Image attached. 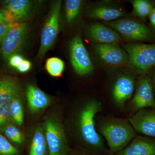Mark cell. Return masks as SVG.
Here are the masks:
<instances>
[{"label": "cell", "mask_w": 155, "mask_h": 155, "mask_svg": "<svg viewBox=\"0 0 155 155\" xmlns=\"http://www.w3.org/2000/svg\"><path fill=\"white\" fill-rule=\"evenodd\" d=\"M97 132L105 139L110 151L115 154L136 137L135 130L128 119L110 117L99 123Z\"/></svg>", "instance_id": "cell-1"}, {"label": "cell", "mask_w": 155, "mask_h": 155, "mask_svg": "<svg viewBox=\"0 0 155 155\" xmlns=\"http://www.w3.org/2000/svg\"><path fill=\"white\" fill-rule=\"evenodd\" d=\"M102 110L99 101L92 99L87 101L81 107L78 117V128L84 143L91 149L99 151L104 147L101 136L96 128L95 117Z\"/></svg>", "instance_id": "cell-2"}, {"label": "cell", "mask_w": 155, "mask_h": 155, "mask_svg": "<svg viewBox=\"0 0 155 155\" xmlns=\"http://www.w3.org/2000/svg\"><path fill=\"white\" fill-rule=\"evenodd\" d=\"M123 48L128 55L127 64L134 73L146 74L155 67V44H127L123 46Z\"/></svg>", "instance_id": "cell-3"}, {"label": "cell", "mask_w": 155, "mask_h": 155, "mask_svg": "<svg viewBox=\"0 0 155 155\" xmlns=\"http://www.w3.org/2000/svg\"><path fill=\"white\" fill-rule=\"evenodd\" d=\"M43 126L49 155H68L69 148L66 133L58 116L51 115L46 117Z\"/></svg>", "instance_id": "cell-4"}, {"label": "cell", "mask_w": 155, "mask_h": 155, "mask_svg": "<svg viewBox=\"0 0 155 155\" xmlns=\"http://www.w3.org/2000/svg\"><path fill=\"white\" fill-rule=\"evenodd\" d=\"M104 23L130 41H150L154 38L153 34L149 27L136 19L121 18Z\"/></svg>", "instance_id": "cell-5"}, {"label": "cell", "mask_w": 155, "mask_h": 155, "mask_svg": "<svg viewBox=\"0 0 155 155\" xmlns=\"http://www.w3.org/2000/svg\"><path fill=\"white\" fill-rule=\"evenodd\" d=\"M61 1L54 2L42 31L41 44L38 57L43 58L54 44L59 30Z\"/></svg>", "instance_id": "cell-6"}, {"label": "cell", "mask_w": 155, "mask_h": 155, "mask_svg": "<svg viewBox=\"0 0 155 155\" xmlns=\"http://www.w3.org/2000/svg\"><path fill=\"white\" fill-rule=\"evenodd\" d=\"M70 54L72 67L78 75L84 76L93 71V65L79 35L70 42Z\"/></svg>", "instance_id": "cell-7"}, {"label": "cell", "mask_w": 155, "mask_h": 155, "mask_svg": "<svg viewBox=\"0 0 155 155\" xmlns=\"http://www.w3.org/2000/svg\"><path fill=\"white\" fill-rule=\"evenodd\" d=\"M131 104L137 110L146 108L155 110V96L151 78L146 74L140 76Z\"/></svg>", "instance_id": "cell-8"}, {"label": "cell", "mask_w": 155, "mask_h": 155, "mask_svg": "<svg viewBox=\"0 0 155 155\" xmlns=\"http://www.w3.org/2000/svg\"><path fill=\"white\" fill-rule=\"evenodd\" d=\"M28 30L27 23H19L7 35L2 43V54L5 61H8L11 56L21 51L25 43Z\"/></svg>", "instance_id": "cell-9"}, {"label": "cell", "mask_w": 155, "mask_h": 155, "mask_svg": "<svg viewBox=\"0 0 155 155\" xmlns=\"http://www.w3.org/2000/svg\"><path fill=\"white\" fill-rule=\"evenodd\" d=\"M94 49L103 62L110 67H122L128 63L127 53L118 44H96Z\"/></svg>", "instance_id": "cell-10"}, {"label": "cell", "mask_w": 155, "mask_h": 155, "mask_svg": "<svg viewBox=\"0 0 155 155\" xmlns=\"http://www.w3.org/2000/svg\"><path fill=\"white\" fill-rule=\"evenodd\" d=\"M136 132L155 138V110L146 108L137 111L128 119Z\"/></svg>", "instance_id": "cell-11"}, {"label": "cell", "mask_w": 155, "mask_h": 155, "mask_svg": "<svg viewBox=\"0 0 155 155\" xmlns=\"http://www.w3.org/2000/svg\"><path fill=\"white\" fill-rule=\"evenodd\" d=\"M89 15L91 18L111 22L122 18L126 13L120 6L111 2H100L95 4L90 9Z\"/></svg>", "instance_id": "cell-12"}, {"label": "cell", "mask_w": 155, "mask_h": 155, "mask_svg": "<svg viewBox=\"0 0 155 155\" xmlns=\"http://www.w3.org/2000/svg\"><path fill=\"white\" fill-rule=\"evenodd\" d=\"M135 81L132 76L128 75H120L116 79L112 91L114 102L122 107L132 97L135 89Z\"/></svg>", "instance_id": "cell-13"}, {"label": "cell", "mask_w": 155, "mask_h": 155, "mask_svg": "<svg viewBox=\"0 0 155 155\" xmlns=\"http://www.w3.org/2000/svg\"><path fill=\"white\" fill-rule=\"evenodd\" d=\"M114 155H155V138L139 136Z\"/></svg>", "instance_id": "cell-14"}, {"label": "cell", "mask_w": 155, "mask_h": 155, "mask_svg": "<svg viewBox=\"0 0 155 155\" xmlns=\"http://www.w3.org/2000/svg\"><path fill=\"white\" fill-rule=\"evenodd\" d=\"M88 33L96 44H118L122 40V37L116 31L99 22L92 23L90 25Z\"/></svg>", "instance_id": "cell-15"}, {"label": "cell", "mask_w": 155, "mask_h": 155, "mask_svg": "<svg viewBox=\"0 0 155 155\" xmlns=\"http://www.w3.org/2000/svg\"><path fill=\"white\" fill-rule=\"evenodd\" d=\"M26 95L28 108L33 114L44 110L51 103V99L49 96L32 84L26 86Z\"/></svg>", "instance_id": "cell-16"}, {"label": "cell", "mask_w": 155, "mask_h": 155, "mask_svg": "<svg viewBox=\"0 0 155 155\" xmlns=\"http://www.w3.org/2000/svg\"><path fill=\"white\" fill-rule=\"evenodd\" d=\"M21 85L17 78L7 76L0 78V104H10L19 97Z\"/></svg>", "instance_id": "cell-17"}, {"label": "cell", "mask_w": 155, "mask_h": 155, "mask_svg": "<svg viewBox=\"0 0 155 155\" xmlns=\"http://www.w3.org/2000/svg\"><path fill=\"white\" fill-rule=\"evenodd\" d=\"M5 9L12 13L15 21L27 19L31 8L30 1L28 0H12L5 1Z\"/></svg>", "instance_id": "cell-18"}, {"label": "cell", "mask_w": 155, "mask_h": 155, "mask_svg": "<svg viewBox=\"0 0 155 155\" xmlns=\"http://www.w3.org/2000/svg\"><path fill=\"white\" fill-rule=\"evenodd\" d=\"M48 149L43 126L35 129L29 150V155H46Z\"/></svg>", "instance_id": "cell-19"}, {"label": "cell", "mask_w": 155, "mask_h": 155, "mask_svg": "<svg viewBox=\"0 0 155 155\" xmlns=\"http://www.w3.org/2000/svg\"><path fill=\"white\" fill-rule=\"evenodd\" d=\"M8 140L17 145H21L24 141V136L19 127L13 122L9 123L0 131Z\"/></svg>", "instance_id": "cell-20"}, {"label": "cell", "mask_w": 155, "mask_h": 155, "mask_svg": "<svg viewBox=\"0 0 155 155\" xmlns=\"http://www.w3.org/2000/svg\"><path fill=\"white\" fill-rule=\"evenodd\" d=\"M133 14L141 19L148 17L151 11L155 8V1L149 0H134L131 2Z\"/></svg>", "instance_id": "cell-21"}, {"label": "cell", "mask_w": 155, "mask_h": 155, "mask_svg": "<svg viewBox=\"0 0 155 155\" xmlns=\"http://www.w3.org/2000/svg\"><path fill=\"white\" fill-rule=\"evenodd\" d=\"M9 110L12 122L18 127L22 126L24 122V112L20 97H17L9 104Z\"/></svg>", "instance_id": "cell-22"}, {"label": "cell", "mask_w": 155, "mask_h": 155, "mask_svg": "<svg viewBox=\"0 0 155 155\" xmlns=\"http://www.w3.org/2000/svg\"><path fill=\"white\" fill-rule=\"evenodd\" d=\"M45 67L47 71L50 75L53 77H58L62 75L65 65L61 59L53 57L48 59Z\"/></svg>", "instance_id": "cell-23"}, {"label": "cell", "mask_w": 155, "mask_h": 155, "mask_svg": "<svg viewBox=\"0 0 155 155\" xmlns=\"http://www.w3.org/2000/svg\"><path fill=\"white\" fill-rule=\"evenodd\" d=\"M82 2L81 0H67L66 2V17L67 22L75 20L80 12Z\"/></svg>", "instance_id": "cell-24"}, {"label": "cell", "mask_w": 155, "mask_h": 155, "mask_svg": "<svg viewBox=\"0 0 155 155\" xmlns=\"http://www.w3.org/2000/svg\"><path fill=\"white\" fill-rule=\"evenodd\" d=\"M19 150L0 133V155H19Z\"/></svg>", "instance_id": "cell-25"}, {"label": "cell", "mask_w": 155, "mask_h": 155, "mask_svg": "<svg viewBox=\"0 0 155 155\" xmlns=\"http://www.w3.org/2000/svg\"><path fill=\"white\" fill-rule=\"evenodd\" d=\"M12 122L9 110V104H0V131Z\"/></svg>", "instance_id": "cell-26"}, {"label": "cell", "mask_w": 155, "mask_h": 155, "mask_svg": "<svg viewBox=\"0 0 155 155\" xmlns=\"http://www.w3.org/2000/svg\"><path fill=\"white\" fill-rule=\"evenodd\" d=\"M19 23L17 22H8L0 24V44L2 43L8 33L13 28L17 27Z\"/></svg>", "instance_id": "cell-27"}, {"label": "cell", "mask_w": 155, "mask_h": 155, "mask_svg": "<svg viewBox=\"0 0 155 155\" xmlns=\"http://www.w3.org/2000/svg\"><path fill=\"white\" fill-rule=\"evenodd\" d=\"M24 60L23 57L19 55V54H16L13 55L9 58L8 61L9 65L11 67L14 68H17L19 64H21V62Z\"/></svg>", "instance_id": "cell-28"}, {"label": "cell", "mask_w": 155, "mask_h": 155, "mask_svg": "<svg viewBox=\"0 0 155 155\" xmlns=\"http://www.w3.org/2000/svg\"><path fill=\"white\" fill-rule=\"evenodd\" d=\"M31 67L30 61L24 60L17 67V69L19 72L24 73L29 71Z\"/></svg>", "instance_id": "cell-29"}, {"label": "cell", "mask_w": 155, "mask_h": 155, "mask_svg": "<svg viewBox=\"0 0 155 155\" xmlns=\"http://www.w3.org/2000/svg\"><path fill=\"white\" fill-rule=\"evenodd\" d=\"M148 17L151 24L155 28V8L151 11Z\"/></svg>", "instance_id": "cell-30"}, {"label": "cell", "mask_w": 155, "mask_h": 155, "mask_svg": "<svg viewBox=\"0 0 155 155\" xmlns=\"http://www.w3.org/2000/svg\"><path fill=\"white\" fill-rule=\"evenodd\" d=\"M9 22L8 20L4 17L2 12H0V24L3 23H8Z\"/></svg>", "instance_id": "cell-31"}, {"label": "cell", "mask_w": 155, "mask_h": 155, "mask_svg": "<svg viewBox=\"0 0 155 155\" xmlns=\"http://www.w3.org/2000/svg\"><path fill=\"white\" fill-rule=\"evenodd\" d=\"M152 81L153 87L154 91L155 96V72H154L152 76V78H151Z\"/></svg>", "instance_id": "cell-32"}, {"label": "cell", "mask_w": 155, "mask_h": 155, "mask_svg": "<svg viewBox=\"0 0 155 155\" xmlns=\"http://www.w3.org/2000/svg\"></svg>", "instance_id": "cell-33"}]
</instances>
